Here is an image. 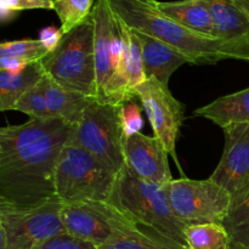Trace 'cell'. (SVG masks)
I'll use <instances>...</instances> for the list:
<instances>
[{
    "label": "cell",
    "mask_w": 249,
    "mask_h": 249,
    "mask_svg": "<svg viewBox=\"0 0 249 249\" xmlns=\"http://www.w3.org/2000/svg\"><path fill=\"white\" fill-rule=\"evenodd\" d=\"M72 130L61 118L0 129V206L24 209L56 198V168Z\"/></svg>",
    "instance_id": "obj_1"
},
{
    "label": "cell",
    "mask_w": 249,
    "mask_h": 249,
    "mask_svg": "<svg viewBox=\"0 0 249 249\" xmlns=\"http://www.w3.org/2000/svg\"><path fill=\"white\" fill-rule=\"evenodd\" d=\"M112 11L130 29L158 39L179 50L192 65H216L241 60L233 46L213 36L196 33L163 14L157 0H108Z\"/></svg>",
    "instance_id": "obj_2"
},
{
    "label": "cell",
    "mask_w": 249,
    "mask_h": 249,
    "mask_svg": "<svg viewBox=\"0 0 249 249\" xmlns=\"http://www.w3.org/2000/svg\"><path fill=\"white\" fill-rule=\"evenodd\" d=\"M94 21V56L97 101L121 106L135 95L129 88L123 43L118 21L108 0H96L91 12Z\"/></svg>",
    "instance_id": "obj_3"
},
{
    "label": "cell",
    "mask_w": 249,
    "mask_h": 249,
    "mask_svg": "<svg viewBox=\"0 0 249 249\" xmlns=\"http://www.w3.org/2000/svg\"><path fill=\"white\" fill-rule=\"evenodd\" d=\"M109 202L116 204L136 224L153 229L186 246L185 230L187 225L175 216L164 186L140 179L125 165L119 172Z\"/></svg>",
    "instance_id": "obj_4"
},
{
    "label": "cell",
    "mask_w": 249,
    "mask_h": 249,
    "mask_svg": "<svg viewBox=\"0 0 249 249\" xmlns=\"http://www.w3.org/2000/svg\"><path fill=\"white\" fill-rule=\"evenodd\" d=\"M40 65L44 73L66 90L97 99L92 17L63 34L57 48Z\"/></svg>",
    "instance_id": "obj_5"
},
{
    "label": "cell",
    "mask_w": 249,
    "mask_h": 249,
    "mask_svg": "<svg viewBox=\"0 0 249 249\" xmlns=\"http://www.w3.org/2000/svg\"><path fill=\"white\" fill-rule=\"evenodd\" d=\"M118 173L109 169L88 151L66 145L55 173V195L62 203L109 202Z\"/></svg>",
    "instance_id": "obj_6"
},
{
    "label": "cell",
    "mask_w": 249,
    "mask_h": 249,
    "mask_svg": "<svg viewBox=\"0 0 249 249\" xmlns=\"http://www.w3.org/2000/svg\"><path fill=\"white\" fill-rule=\"evenodd\" d=\"M67 143L88 151L119 174L126 165L119 107L91 100Z\"/></svg>",
    "instance_id": "obj_7"
},
{
    "label": "cell",
    "mask_w": 249,
    "mask_h": 249,
    "mask_svg": "<svg viewBox=\"0 0 249 249\" xmlns=\"http://www.w3.org/2000/svg\"><path fill=\"white\" fill-rule=\"evenodd\" d=\"M62 206L58 198L24 209L0 206V249H36L65 232Z\"/></svg>",
    "instance_id": "obj_8"
},
{
    "label": "cell",
    "mask_w": 249,
    "mask_h": 249,
    "mask_svg": "<svg viewBox=\"0 0 249 249\" xmlns=\"http://www.w3.org/2000/svg\"><path fill=\"white\" fill-rule=\"evenodd\" d=\"M175 216L186 225L223 224L231 209V197L213 180L173 179L164 186Z\"/></svg>",
    "instance_id": "obj_9"
},
{
    "label": "cell",
    "mask_w": 249,
    "mask_h": 249,
    "mask_svg": "<svg viewBox=\"0 0 249 249\" xmlns=\"http://www.w3.org/2000/svg\"><path fill=\"white\" fill-rule=\"evenodd\" d=\"M62 204L61 216L66 232L99 248L126 235L139 225L111 202L84 201Z\"/></svg>",
    "instance_id": "obj_10"
},
{
    "label": "cell",
    "mask_w": 249,
    "mask_h": 249,
    "mask_svg": "<svg viewBox=\"0 0 249 249\" xmlns=\"http://www.w3.org/2000/svg\"><path fill=\"white\" fill-rule=\"evenodd\" d=\"M221 129L223 156L209 179L228 191L232 208L249 196V124H230Z\"/></svg>",
    "instance_id": "obj_11"
},
{
    "label": "cell",
    "mask_w": 249,
    "mask_h": 249,
    "mask_svg": "<svg viewBox=\"0 0 249 249\" xmlns=\"http://www.w3.org/2000/svg\"><path fill=\"white\" fill-rule=\"evenodd\" d=\"M135 96L141 101L153 134L177 158V141L184 122V105L175 99L168 85L150 78L135 88Z\"/></svg>",
    "instance_id": "obj_12"
},
{
    "label": "cell",
    "mask_w": 249,
    "mask_h": 249,
    "mask_svg": "<svg viewBox=\"0 0 249 249\" xmlns=\"http://www.w3.org/2000/svg\"><path fill=\"white\" fill-rule=\"evenodd\" d=\"M126 167L140 179L165 186L173 180L168 151L156 136L136 133L124 141Z\"/></svg>",
    "instance_id": "obj_13"
},
{
    "label": "cell",
    "mask_w": 249,
    "mask_h": 249,
    "mask_svg": "<svg viewBox=\"0 0 249 249\" xmlns=\"http://www.w3.org/2000/svg\"><path fill=\"white\" fill-rule=\"evenodd\" d=\"M216 29V38L237 50L249 62V0H203Z\"/></svg>",
    "instance_id": "obj_14"
},
{
    "label": "cell",
    "mask_w": 249,
    "mask_h": 249,
    "mask_svg": "<svg viewBox=\"0 0 249 249\" xmlns=\"http://www.w3.org/2000/svg\"><path fill=\"white\" fill-rule=\"evenodd\" d=\"M134 32L141 44L146 79L155 78L168 85L173 73L185 63H190L189 58L173 46L138 31Z\"/></svg>",
    "instance_id": "obj_15"
},
{
    "label": "cell",
    "mask_w": 249,
    "mask_h": 249,
    "mask_svg": "<svg viewBox=\"0 0 249 249\" xmlns=\"http://www.w3.org/2000/svg\"><path fill=\"white\" fill-rule=\"evenodd\" d=\"M39 85L45 97L49 118H61L73 126L78 124L88 105L94 100L79 92L66 90L45 73Z\"/></svg>",
    "instance_id": "obj_16"
},
{
    "label": "cell",
    "mask_w": 249,
    "mask_h": 249,
    "mask_svg": "<svg viewBox=\"0 0 249 249\" xmlns=\"http://www.w3.org/2000/svg\"><path fill=\"white\" fill-rule=\"evenodd\" d=\"M194 114L209 119L220 128L230 124H249V88L219 97L197 108Z\"/></svg>",
    "instance_id": "obj_17"
},
{
    "label": "cell",
    "mask_w": 249,
    "mask_h": 249,
    "mask_svg": "<svg viewBox=\"0 0 249 249\" xmlns=\"http://www.w3.org/2000/svg\"><path fill=\"white\" fill-rule=\"evenodd\" d=\"M163 14L178 23L196 33L216 38V29L208 6L203 0H180V1H158Z\"/></svg>",
    "instance_id": "obj_18"
},
{
    "label": "cell",
    "mask_w": 249,
    "mask_h": 249,
    "mask_svg": "<svg viewBox=\"0 0 249 249\" xmlns=\"http://www.w3.org/2000/svg\"><path fill=\"white\" fill-rule=\"evenodd\" d=\"M43 75L40 62L31 63L17 74L0 70V111H15L19 99L36 87Z\"/></svg>",
    "instance_id": "obj_19"
},
{
    "label": "cell",
    "mask_w": 249,
    "mask_h": 249,
    "mask_svg": "<svg viewBox=\"0 0 249 249\" xmlns=\"http://www.w3.org/2000/svg\"><path fill=\"white\" fill-rule=\"evenodd\" d=\"M99 249H190L153 229L139 224L133 231Z\"/></svg>",
    "instance_id": "obj_20"
},
{
    "label": "cell",
    "mask_w": 249,
    "mask_h": 249,
    "mask_svg": "<svg viewBox=\"0 0 249 249\" xmlns=\"http://www.w3.org/2000/svg\"><path fill=\"white\" fill-rule=\"evenodd\" d=\"M185 237L190 249H231L230 236L223 224L187 225Z\"/></svg>",
    "instance_id": "obj_21"
},
{
    "label": "cell",
    "mask_w": 249,
    "mask_h": 249,
    "mask_svg": "<svg viewBox=\"0 0 249 249\" xmlns=\"http://www.w3.org/2000/svg\"><path fill=\"white\" fill-rule=\"evenodd\" d=\"M96 0H53V11L61 22L63 33H68L91 16Z\"/></svg>",
    "instance_id": "obj_22"
},
{
    "label": "cell",
    "mask_w": 249,
    "mask_h": 249,
    "mask_svg": "<svg viewBox=\"0 0 249 249\" xmlns=\"http://www.w3.org/2000/svg\"><path fill=\"white\" fill-rule=\"evenodd\" d=\"M223 225L228 230L233 248L249 249V196L230 209Z\"/></svg>",
    "instance_id": "obj_23"
},
{
    "label": "cell",
    "mask_w": 249,
    "mask_h": 249,
    "mask_svg": "<svg viewBox=\"0 0 249 249\" xmlns=\"http://www.w3.org/2000/svg\"><path fill=\"white\" fill-rule=\"evenodd\" d=\"M48 53L49 51L39 39H21L0 44V57L17 58L27 65L40 62Z\"/></svg>",
    "instance_id": "obj_24"
},
{
    "label": "cell",
    "mask_w": 249,
    "mask_h": 249,
    "mask_svg": "<svg viewBox=\"0 0 249 249\" xmlns=\"http://www.w3.org/2000/svg\"><path fill=\"white\" fill-rule=\"evenodd\" d=\"M15 111L23 112L34 119L49 118L45 97H44L43 90H41L39 83L19 99L16 107H15Z\"/></svg>",
    "instance_id": "obj_25"
},
{
    "label": "cell",
    "mask_w": 249,
    "mask_h": 249,
    "mask_svg": "<svg viewBox=\"0 0 249 249\" xmlns=\"http://www.w3.org/2000/svg\"><path fill=\"white\" fill-rule=\"evenodd\" d=\"M36 9L53 10V0H0V18L6 23L21 11Z\"/></svg>",
    "instance_id": "obj_26"
},
{
    "label": "cell",
    "mask_w": 249,
    "mask_h": 249,
    "mask_svg": "<svg viewBox=\"0 0 249 249\" xmlns=\"http://www.w3.org/2000/svg\"><path fill=\"white\" fill-rule=\"evenodd\" d=\"M119 116H121L122 128H123L124 141L134 134L140 133L143 122L140 106L134 101V99L119 106Z\"/></svg>",
    "instance_id": "obj_27"
},
{
    "label": "cell",
    "mask_w": 249,
    "mask_h": 249,
    "mask_svg": "<svg viewBox=\"0 0 249 249\" xmlns=\"http://www.w3.org/2000/svg\"><path fill=\"white\" fill-rule=\"evenodd\" d=\"M36 249H99V247L87 241L74 237L65 231L44 241Z\"/></svg>",
    "instance_id": "obj_28"
},
{
    "label": "cell",
    "mask_w": 249,
    "mask_h": 249,
    "mask_svg": "<svg viewBox=\"0 0 249 249\" xmlns=\"http://www.w3.org/2000/svg\"><path fill=\"white\" fill-rule=\"evenodd\" d=\"M63 34L65 33L62 32L61 27L60 28H57V27L48 26V27H44L43 29H40L38 39L40 40V43L45 46L46 50H48L49 53H51V51H53L56 48H57L61 39H62Z\"/></svg>",
    "instance_id": "obj_29"
},
{
    "label": "cell",
    "mask_w": 249,
    "mask_h": 249,
    "mask_svg": "<svg viewBox=\"0 0 249 249\" xmlns=\"http://www.w3.org/2000/svg\"><path fill=\"white\" fill-rule=\"evenodd\" d=\"M27 63L21 60L12 57H0V70L6 71V72L12 73V74H17L21 73L24 68L27 67Z\"/></svg>",
    "instance_id": "obj_30"
},
{
    "label": "cell",
    "mask_w": 249,
    "mask_h": 249,
    "mask_svg": "<svg viewBox=\"0 0 249 249\" xmlns=\"http://www.w3.org/2000/svg\"><path fill=\"white\" fill-rule=\"evenodd\" d=\"M231 249H236V248H233V247H232V246H231Z\"/></svg>",
    "instance_id": "obj_31"
}]
</instances>
